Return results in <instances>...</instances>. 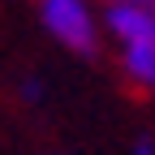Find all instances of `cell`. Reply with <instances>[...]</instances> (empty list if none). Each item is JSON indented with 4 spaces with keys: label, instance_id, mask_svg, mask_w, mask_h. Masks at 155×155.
Listing matches in <instances>:
<instances>
[{
    "label": "cell",
    "instance_id": "6da1fadb",
    "mask_svg": "<svg viewBox=\"0 0 155 155\" xmlns=\"http://www.w3.org/2000/svg\"><path fill=\"white\" fill-rule=\"evenodd\" d=\"M104 22H108V39L116 43V65H121L125 82L142 95H155V9L112 5Z\"/></svg>",
    "mask_w": 155,
    "mask_h": 155
},
{
    "label": "cell",
    "instance_id": "7a4b0ae2",
    "mask_svg": "<svg viewBox=\"0 0 155 155\" xmlns=\"http://www.w3.org/2000/svg\"><path fill=\"white\" fill-rule=\"evenodd\" d=\"M39 22L73 56H95L104 39V22L91 0H39Z\"/></svg>",
    "mask_w": 155,
    "mask_h": 155
},
{
    "label": "cell",
    "instance_id": "3957f363",
    "mask_svg": "<svg viewBox=\"0 0 155 155\" xmlns=\"http://www.w3.org/2000/svg\"><path fill=\"white\" fill-rule=\"evenodd\" d=\"M134 155H155V138H138L134 142Z\"/></svg>",
    "mask_w": 155,
    "mask_h": 155
},
{
    "label": "cell",
    "instance_id": "277c9868",
    "mask_svg": "<svg viewBox=\"0 0 155 155\" xmlns=\"http://www.w3.org/2000/svg\"><path fill=\"white\" fill-rule=\"evenodd\" d=\"M104 5L112 9V5H151V0H104Z\"/></svg>",
    "mask_w": 155,
    "mask_h": 155
},
{
    "label": "cell",
    "instance_id": "5b68a950",
    "mask_svg": "<svg viewBox=\"0 0 155 155\" xmlns=\"http://www.w3.org/2000/svg\"><path fill=\"white\" fill-rule=\"evenodd\" d=\"M151 9H155V0H151Z\"/></svg>",
    "mask_w": 155,
    "mask_h": 155
}]
</instances>
